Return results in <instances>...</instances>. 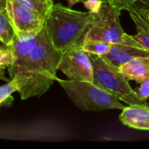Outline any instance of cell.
<instances>
[{
  "label": "cell",
  "mask_w": 149,
  "mask_h": 149,
  "mask_svg": "<svg viewBox=\"0 0 149 149\" xmlns=\"http://www.w3.org/2000/svg\"><path fill=\"white\" fill-rule=\"evenodd\" d=\"M64 52L52 44L45 27L32 52L17 65L8 66L11 79L17 85L21 100L40 97L45 94L58 79L57 71Z\"/></svg>",
  "instance_id": "1"
},
{
  "label": "cell",
  "mask_w": 149,
  "mask_h": 149,
  "mask_svg": "<svg viewBox=\"0 0 149 149\" xmlns=\"http://www.w3.org/2000/svg\"><path fill=\"white\" fill-rule=\"evenodd\" d=\"M93 13L79 11L54 3L49 13L45 27L52 45L58 51L81 45L93 22Z\"/></svg>",
  "instance_id": "2"
},
{
  "label": "cell",
  "mask_w": 149,
  "mask_h": 149,
  "mask_svg": "<svg viewBox=\"0 0 149 149\" xmlns=\"http://www.w3.org/2000/svg\"><path fill=\"white\" fill-rule=\"evenodd\" d=\"M121 10V9L104 0L100 10L93 13V22L84 40H101L112 45H130L145 49L143 45L134 39V36L126 33L123 30L120 21Z\"/></svg>",
  "instance_id": "3"
},
{
  "label": "cell",
  "mask_w": 149,
  "mask_h": 149,
  "mask_svg": "<svg viewBox=\"0 0 149 149\" xmlns=\"http://www.w3.org/2000/svg\"><path fill=\"white\" fill-rule=\"evenodd\" d=\"M88 54L93 65V83L94 85L114 95L127 105L148 106L139 98L137 92L131 87L127 79L120 71L119 67L101 56Z\"/></svg>",
  "instance_id": "4"
},
{
  "label": "cell",
  "mask_w": 149,
  "mask_h": 149,
  "mask_svg": "<svg viewBox=\"0 0 149 149\" xmlns=\"http://www.w3.org/2000/svg\"><path fill=\"white\" fill-rule=\"evenodd\" d=\"M56 80L75 106L85 112L107 109L123 110L125 108V106L117 97L92 82L60 79L58 78Z\"/></svg>",
  "instance_id": "5"
},
{
  "label": "cell",
  "mask_w": 149,
  "mask_h": 149,
  "mask_svg": "<svg viewBox=\"0 0 149 149\" xmlns=\"http://www.w3.org/2000/svg\"><path fill=\"white\" fill-rule=\"evenodd\" d=\"M6 10L13 27L14 34L17 37L38 34L45 28L46 21L45 17L20 4L16 0H7Z\"/></svg>",
  "instance_id": "6"
},
{
  "label": "cell",
  "mask_w": 149,
  "mask_h": 149,
  "mask_svg": "<svg viewBox=\"0 0 149 149\" xmlns=\"http://www.w3.org/2000/svg\"><path fill=\"white\" fill-rule=\"evenodd\" d=\"M58 70L71 80L92 83L93 81V65L89 54L81 48V45L70 48L64 52Z\"/></svg>",
  "instance_id": "7"
},
{
  "label": "cell",
  "mask_w": 149,
  "mask_h": 149,
  "mask_svg": "<svg viewBox=\"0 0 149 149\" xmlns=\"http://www.w3.org/2000/svg\"><path fill=\"white\" fill-rule=\"evenodd\" d=\"M119 119L122 124L128 127L149 131L148 106L128 105L122 110Z\"/></svg>",
  "instance_id": "8"
},
{
  "label": "cell",
  "mask_w": 149,
  "mask_h": 149,
  "mask_svg": "<svg viewBox=\"0 0 149 149\" xmlns=\"http://www.w3.org/2000/svg\"><path fill=\"white\" fill-rule=\"evenodd\" d=\"M147 55H149V52L146 49L130 45L113 44L112 45L110 51L101 57L105 58L110 63L120 68L122 65L127 63L135 57Z\"/></svg>",
  "instance_id": "9"
},
{
  "label": "cell",
  "mask_w": 149,
  "mask_h": 149,
  "mask_svg": "<svg viewBox=\"0 0 149 149\" xmlns=\"http://www.w3.org/2000/svg\"><path fill=\"white\" fill-rule=\"evenodd\" d=\"M128 12L137 30V34L134 36V39L149 52V10L135 3Z\"/></svg>",
  "instance_id": "10"
},
{
  "label": "cell",
  "mask_w": 149,
  "mask_h": 149,
  "mask_svg": "<svg viewBox=\"0 0 149 149\" xmlns=\"http://www.w3.org/2000/svg\"><path fill=\"white\" fill-rule=\"evenodd\" d=\"M41 33L42 31L38 34H30L21 37H17L15 34L13 35L11 48L13 52L14 62L10 65H17L25 59V58L38 45L41 37Z\"/></svg>",
  "instance_id": "11"
},
{
  "label": "cell",
  "mask_w": 149,
  "mask_h": 149,
  "mask_svg": "<svg viewBox=\"0 0 149 149\" xmlns=\"http://www.w3.org/2000/svg\"><path fill=\"white\" fill-rule=\"evenodd\" d=\"M120 71L127 79L141 83L149 77V55L135 57L120 67Z\"/></svg>",
  "instance_id": "12"
},
{
  "label": "cell",
  "mask_w": 149,
  "mask_h": 149,
  "mask_svg": "<svg viewBox=\"0 0 149 149\" xmlns=\"http://www.w3.org/2000/svg\"><path fill=\"white\" fill-rule=\"evenodd\" d=\"M13 27L6 9L0 10V41L2 44L11 45L13 42Z\"/></svg>",
  "instance_id": "13"
},
{
  "label": "cell",
  "mask_w": 149,
  "mask_h": 149,
  "mask_svg": "<svg viewBox=\"0 0 149 149\" xmlns=\"http://www.w3.org/2000/svg\"><path fill=\"white\" fill-rule=\"evenodd\" d=\"M112 44L101 40L85 39L81 44V48L87 53L95 54L98 56L106 55L111 49Z\"/></svg>",
  "instance_id": "14"
},
{
  "label": "cell",
  "mask_w": 149,
  "mask_h": 149,
  "mask_svg": "<svg viewBox=\"0 0 149 149\" xmlns=\"http://www.w3.org/2000/svg\"><path fill=\"white\" fill-rule=\"evenodd\" d=\"M22 5H24L47 18L54 4L53 0H16Z\"/></svg>",
  "instance_id": "15"
},
{
  "label": "cell",
  "mask_w": 149,
  "mask_h": 149,
  "mask_svg": "<svg viewBox=\"0 0 149 149\" xmlns=\"http://www.w3.org/2000/svg\"><path fill=\"white\" fill-rule=\"evenodd\" d=\"M17 92V85L15 79H11L0 86V107H10L14 100L11 93Z\"/></svg>",
  "instance_id": "16"
},
{
  "label": "cell",
  "mask_w": 149,
  "mask_h": 149,
  "mask_svg": "<svg viewBox=\"0 0 149 149\" xmlns=\"http://www.w3.org/2000/svg\"><path fill=\"white\" fill-rule=\"evenodd\" d=\"M14 62L13 52L11 45H0V65H5L6 67L12 65Z\"/></svg>",
  "instance_id": "17"
},
{
  "label": "cell",
  "mask_w": 149,
  "mask_h": 149,
  "mask_svg": "<svg viewBox=\"0 0 149 149\" xmlns=\"http://www.w3.org/2000/svg\"><path fill=\"white\" fill-rule=\"evenodd\" d=\"M139 98L142 101H146L149 99V77L141 83V86L136 91Z\"/></svg>",
  "instance_id": "18"
},
{
  "label": "cell",
  "mask_w": 149,
  "mask_h": 149,
  "mask_svg": "<svg viewBox=\"0 0 149 149\" xmlns=\"http://www.w3.org/2000/svg\"><path fill=\"white\" fill-rule=\"evenodd\" d=\"M111 4L121 9L122 10H128L134 4L137 3L138 0H106Z\"/></svg>",
  "instance_id": "19"
},
{
  "label": "cell",
  "mask_w": 149,
  "mask_h": 149,
  "mask_svg": "<svg viewBox=\"0 0 149 149\" xmlns=\"http://www.w3.org/2000/svg\"><path fill=\"white\" fill-rule=\"evenodd\" d=\"M84 6L93 13H96L100 10L104 0H83Z\"/></svg>",
  "instance_id": "20"
},
{
  "label": "cell",
  "mask_w": 149,
  "mask_h": 149,
  "mask_svg": "<svg viewBox=\"0 0 149 149\" xmlns=\"http://www.w3.org/2000/svg\"><path fill=\"white\" fill-rule=\"evenodd\" d=\"M5 67H6L5 65H0V79H2V80H3V81H6V82H9V79L5 77L4 72H3V71H4Z\"/></svg>",
  "instance_id": "21"
},
{
  "label": "cell",
  "mask_w": 149,
  "mask_h": 149,
  "mask_svg": "<svg viewBox=\"0 0 149 149\" xmlns=\"http://www.w3.org/2000/svg\"><path fill=\"white\" fill-rule=\"evenodd\" d=\"M82 1H83V0H67L69 7H72V6L75 5L76 3H79V2H82Z\"/></svg>",
  "instance_id": "22"
},
{
  "label": "cell",
  "mask_w": 149,
  "mask_h": 149,
  "mask_svg": "<svg viewBox=\"0 0 149 149\" xmlns=\"http://www.w3.org/2000/svg\"><path fill=\"white\" fill-rule=\"evenodd\" d=\"M6 2L7 0H0V10L6 9Z\"/></svg>",
  "instance_id": "23"
},
{
  "label": "cell",
  "mask_w": 149,
  "mask_h": 149,
  "mask_svg": "<svg viewBox=\"0 0 149 149\" xmlns=\"http://www.w3.org/2000/svg\"><path fill=\"white\" fill-rule=\"evenodd\" d=\"M142 3V6L146 7L147 9L149 10V0H140Z\"/></svg>",
  "instance_id": "24"
},
{
  "label": "cell",
  "mask_w": 149,
  "mask_h": 149,
  "mask_svg": "<svg viewBox=\"0 0 149 149\" xmlns=\"http://www.w3.org/2000/svg\"><path fill=\"white\" fill-rule=\"evenodd\" d=\"M53 1H54V0H53Z\"/></svg>",
  "instance_id": "25"
}]
</instances>
